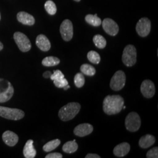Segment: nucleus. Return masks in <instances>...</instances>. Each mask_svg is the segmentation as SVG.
<instances>
[{
	"instance_id": "nucleus-35",
	"label": "nucleus",
	"mask_w": 158,
	"mask_h": 158,
	"mask_svg": "<svg viewBox=\"0 0 158 158\" xmlns=\"http://www.w3.org/2000/svg\"><path fill=\"white\" fill-rule=\"evenodd\" d=\"M70 88V85H66L65 87H63V89L64 90H68V89H69Z\"/></svg>"
},
{
	"instance_id": "nucleus-1",
	"label": "nucleus",
	"mask_w": 158,
	"mask_h": 158,
	"mask_svg": "<svg viewBox=\"0 0 158 158\" xmlns=\"http://www.w3.org/2000/svg\"><path fill=\"white\" fill-rule=\"evenodd\" d=\"M124 104V98L119 95L107 96L103 101V111L107 115L118 114Z\"/></svg>"
},
{
	"instance_id": "nucleus-9",
	"label": "nucleus",
	"mask_w": 158,
	"mask_h": 158,
	"mask_svg": "<svg viewBox=\"0 0 158 158\" xmlns=\"http://www.w3.org/2000/svg\"><path fill=\"white\" fill-rule=\"evenodd\" d=\"M60 32L63 40L66 42L70 41L73 36V24L69 19H65L63 21L60 27Z\"/></svg>"
},
{
	"instance_id": "nucleus-13",
	"label": "nucleus",
	"mask_w": 158,
	"mask_h": 158,
	"mask_svg": "<svg viewBox=\"0 0 158 158\" xmlns=\"http://www.w3.org/2000/svg\"><path fill=\"white\" fill-rule=\"evenodd\" d=\"M93 131V127L88 123L79 125L74 129V134L79 137H83L90 134Z\"/></svg>"
},
{
	"instance_id": "nucleus-19",
	"label": "nucleus",
	"mask_w": 158,
	"mask_h": 158,
	"mask_svg": "<svg viewBox=\"0 0 158 158\" xmlns=\"http://www.w3.org/2000/svg\"><path fill=\"white\" fill-rule=\"evenodd\" d=\"M155 142V138L152 135L147 134L146 135L142 136L140 138L139 141V145L142 148L146 149L152 146Z\"/></svg>"
},
{
	"instance_id": "nucleus-10",
	"label": "nucleus",
	"mask_w": 158,
	"mask_h": 158,
	"mask_svg": "<svg viewBox=\"0 0 158 158\" xmlns=\"http://www.w3.org/2000/svg\"><path fill=\"white\" fill-rule=\"evenodd\" d=\"M151 23L147 18H142L139 20L136 25V31L141 37H146L150 33Z\"/></svg>"
},
{
	"instance_id": "nucleus-38",
	"label": "nucleus",
	"mask_w": 158,
	"mask_h": 158,
	"mask_svg": "<svg viewBox=\"0 0 158 158\" xmlns=\"http://www.w3.org/2000/svg\"><path fill=\"white\" fill-rule=\"evenodd\" d=\"M0 19H1V14H0Z\"/></svg>"
},
{
	"instance_id": "nucleus-16",
	"label": "nucleus",
	"mask_w": 158,
	"mask_h": 158,
	"mask_svg": "<svg viewBox=\"0 0 158 158\" xmlns=\"http://www.w3.org/2000/svg\"><path fill=\"white\" fill-rule=\"evenodd\" d=\"M130 151V144L127 142H123L114 148L113 150V153L115 156L121 158L126 156Z\"/></svg>"
},
{
	"instance_id": "nucleus-36",
	"label": "nucleus",
	"mask_w": 158,
	"mask_h": 158,
	"mask_svg": "<svg viewBox=\"0 0 158 158\" xmlns=\"http://www.w3.org/2000/svg\"><path fill=\"white\" fill-rule=\"evenodd\" d=\"M3 47H4V46H3V44L0 42V51H1V50H2V49H3Z\"/></svg>"
},
{
	"instance_id": "nucleus-6",
	"label": "nucleus",
	"mask_w": 158,
	"mask_h": 158,
	"mask_svg": "<svg viewBox=\"0 0 158 158\" xmlns=\"http://www.w3.org/2000/svg\"><path fill=\"white\" fill-rule=\"evenodd\" d=\"M0 116L4 118L17 121L24 117L25 113L20 109L0 106Z\"/></svg>"
},
{
	"instance_id": "nucleus-25",
	"label": "nucleus",
	"mask_w": 158,
	"mask_h": 158,
	"mask_svg": "<svg viewBox=\"0 0 158 158\" xmlns=\"http://www.w3.org/2000/svg\"><path fill=\"white\" fill-rule=\"evenodd\" d=\"M93 42L95 44L96 47L100 49L104 48L107 45L106 40L101 35H95L93 38Z\"/></svg>"
},
{
	"instance_id": "nucleus-15",
	"label": "nucleus",
	"mask_w": 158,
	"mask_h": 158,
	"mask_svg": "<svg viewBox=\"0 0 158 158\" xmlns=\"http://www.w3.org/2000/svg\"><path fill=\"white\" fill-rule=\"evenodd\" d=\"M36 45L41 51L47 52L49 51L51 48V44L49 40L43 34L38 35L36 39Z\"/></svg>"
},
{
	"instance_id": "nucleus-14",
	"label": "nucleus",
	"mask_w": 158,
	"mask_h": 158,
	"mask_svg": "<svg viewBox=\"0 0 158 158\" xmlns=\"http://www.w3.org/2000/svg\"><path fill=\"white\" fill-rule=\"evenodd\" d=\"M2 139L8 146L14 147L18 143L19 138L15 133L11 131H6L2 134Z\"/></svg>"
},
{
	"instance_id": "nucleus-32",
	"label": "nucleus",
	"mask_w": 158,
	"mask_h": 158,
	"mask_svg": "<svg viewBox=\"0 0 158 158\" xmlns=\"http://www.w3.org/2000/svg\"><path fill=\"white\" fill-rule=\"evenodd\" d=\"M46 158H62V155L60 153H51L45 156Z\"/></svg>"
},
{
	"instance_id": "nucleus-28",
	"label": "nucleus",
	"mask_w": 158,
	"mask_h": 158,
	"mask_svg": "<svg viewBox=\"0 0 158 158\" xmlns=\"http://www.w3.org/2000/svg\"><path fill=\"white\" fill-rule=\"evenodd\" d=\"M74 85L77 87H82L85 83V79L83 74L82 73H78L76 74L74 78Z\"/></svg>"
},
{
	"instance_id": "nucleus-27",
	"label": "nucleus",
	"mask_w": 158,
	"mask_h": 158,
	"mask_svg": "<svg viewBox=\"0 0 158 158\" xmlns=\"http://www.w3.org/2000/svg\"><path fill=\"white\" fill-rule=\"evenodd\" d=\"M87 59L89 60L94 64H98L100 62L101 57L100 55L95 51H91L87 53Z\"/></svg>"
},
{
	"instance_id": "nucleus-31",
	"label": "nucleus",
	"mask_w": 158,
	"mask_h": 158,
	"mask_svg": "<svg viewBox=\"0 0 158 158\" xmlns=\"http://www.w3.org/2000/svg\"><path fill=\"white\" fill-rule=\"evenodd\" d=\"M147 158H158V148L154 147L152 149H150L147 153Z\"/></svg>"
},
{
	"instance_id": "nucleus-12",
	"label": "nucleus",
	"mask_w": 158,
	"mask_h": 158,
	"mask_svg": "<svg viewBox=\"0 0 158 158\" xmlns=\"http://www.w3.org/2000/svg\"><path fill=\"white\" fill-rule=\"evenodd\" d=\"M141 91L142 95L145 98H152L155 94V87L154 83L149 80H144L141 85Z\"/></svg>"
},
{
	"instance_id": "nucleus-5",
	"label": "nucleus",
	"mask_w": 158,
	"mask_h": 158,
	"mask_svg": "<svg viewBox=\"0 0 158 158\" xmlns=\"http://www.w3.org/2000/svg\"><path fill=\"white\" fill-rule=\"evenodd\" d=\"M125 124L126 129L130 132H136L139 129L141 125L140 116L135 112H131L126 117Z\"/></svg>"
},
{
	"instance_id": "nucleus-21",
	"label": "nucleus",
	"mask_w": 158,
	"mask_h": 158,
	"mask_svg": "<svg viewBox=\"0 0 158 158\" xmlns=\"http://www.w3.org/2000/svg\"><path fill=\"white\" fill-rule=\"evenodd\" d=\"M60 59L56 57H46L42 60V64L46 67H52L57 66L60 63Z\"/></svg>"
},
{
	"instance_id": "nucleus-2",
	"label": "nucleus",
	"mask_w": 158,
	"mask_h": 158,
	"mask_svg": "<svg viewBox=\"0 0 158 158\" xmlns=\"http://www.w3.org/2000/svg\"><path fill=\"white\" fill-rule=\"evenodd\" d=\"M80 109L81 106L78 102H69L60 109L59 117L63 121H70L75 117Z\"/></svg>"
},
{
	"instance_id": "nucleus-24",
	"label": "nucleus",
	"mask_w": 158,
	"mask_h": 158,
	"mask_svg": "<svg viewBox=\"0 0 158 158\" xmlns=\"http://www.w3.org/2000/svg\"><path fill=\"white\" fill-rule=\"evenodd\" d=\"M60 143L61 142L59 139H56L48 142L43 147V150L46 152H51L59 147Z\"/></svg>"
},
{
	"instance_id": "nucleus-33",
	"label": "nucleus",
	"mask_w": 158,
	"mask_h": 158,
	"mask_svg": "<svg viewBox=\"0 0 158 158\" xmlns=\"http://www.w3.org/2000/svg\"><path fill=\"white\" fill-rule=\"evenodd\" d=\"M85 158H100V156L94 153H89L85 156Z\"/></svg>"
},
{
	"instance_id": "nucleus-4",
	"label": "nucleus",
	"mask_w": 158,
	"mask_h": 158,
	"mask_svg": "<svg viewBox=\"0 0 158 158\" xmlns=\"http://www.w3.org/2000/svg\"><path fill=\"white\" fill-rule=\"evenodd\" d=\"M136 50L135 47L132 45L127 46L124 49L122 60L127 67L134 66L136 62Z\"/></svg>"
},
{
	"instance_id": "nucleus-22",
	"label": "nucleus",
	"mask_w": 158,
	"mask_h": 158,
	"mask_svg": "<svg viewBox=\"0 0 158 158\" xmlns=\"http://www.w3.org/2000/svg\"><path fill=\"white\" fill-rule=\"evenodd\" d=\"M85 20L89 24L94 27H98L102 24V20L99 17H97V14L91 15L89 14L85 17Z\"/></svg>"
},
{
	"instance_id": "nucleus-30",
	"label": "nucleus",
	"mask_w": 158,
	"mask_h": 158,
	"mask_svg": "<svg viewBox=\"0 0 158 158\" xmlns=\"http://www.w3.org/2000/svg\"><path fill=\"white\" fill-rule=\"evenodd\" d=\"M53 72H54L52 74L50 77L52 80L53 81L55 80H59V79L64 78V74L62 73V72L60 70H54Z\"/></svg>"
},
{
	"instance_id": "nucleus-18",
	"label": "nucleus",
	"mask_w": 158,
	"mask_h": 158,
	"mask_svg": "<svg viewBox=\"0 0 158 158\" xmlns=\"http://www.w3.org/2000/svg\"><path fill=\"white\" fill-rule=\"evenodd\" d=\"M23 153L26 158H34L36 155V151L34 148V141L29 139L26 142L23 149Z\"/></svg>"
},
{
	"instance_id": "nucleus-11",
	"label": "nucleus",
	"mask_w": 158,
	"mask_h": 158,
	"mask_svg": "<svg viewBox=\"0 0 158 158\" xmlns=\"http://www.w3.org/2000/svg\"><path fill=\"white\" fill-rule=\"evenodd\" d=\"M102 28L107 34L111 36H115L118 33V24L111 18H106L102 23Z\"/></svg>"
},
{
	"instance_id": "nucleus-23",
	"label": "nucleus",
	"mask_w": 158,
	"mask_h": 158,
	"mask_svg": "<svg viewBox=\"0 0 158 158\" xmlns=\"http://www.w3.org/2000/svg\"><path fill=\"white\" fill-rule=\"evenodd\" d=\"M80 71L83 74L88 76H93L96 74V69L89 64H83L80 67Z\"/></svg>"
},
{
	"instance_id": "nucleus-26",
	"label": "nucleus",
	"mask_w": 158,
	"mask_h": 158,
	"mask_svg": "<svg viewBox=\"0 0 158 158\" xmlns=\"http://www.w3.org/2000/svg\"><path fill=\"white\" fill-rule=\"evenodd\" d=\"M45 8L47 12L51 15H55L57 11L56 6L55 2L51 0L47 1L45 4Z\"/></svg>"
},
{
	"instance_id": "nucleus-17",
	"label": "nucleus",
	"mask_w": 158,
	"mask_h": 158,
	"mask_svg": "<svg viewBox=\"0 0 158 158\" xmlns=\"http://www.w3.org/2000/svg\"><path fill=\"white\" fill-rule=\"evenodd\" d=\"M17 19L19 23L26 25H33L35 20L34 17L25 12H19L17 14Z\"/></svg>"
},
{
	"instance_id": "nucleus-7",
	"label": "nucleus",
	"mask_w": 158,
	"mask_h": 158,
	"mask_svg": "<svg viewBox=\"0 0 158 158\" xmlns=\"http://www.w3.org/2000/svg\"><path fill=\"white\" fill-rule=\"evenodd\" d=\"M126 82V76L122 70H118L114 74L110 81V87L114 91L121 90L124 88Z\"/></svg>"
},
{
	"instance_id": "nucleus-3",
	"label": "nucleus",
	"mask_w": 158,
	"mask_h": 158,
	"mask_svg": "<svg viewBox=\"0 0 158 158\" xmlns=\"http://www.w3.org/2000/svg\"><path fill=\"white\" fill-rule=\"evenodd\" d=\"M14 93V89L11 83L5 79H0V102L10 100Z\"/></svg>"
},
{
	"instance_id": "nucleus-8",
	"label": "nucleus",
	"mask_w": 158,
	"mask_h": 158,
	"mask_svg": "<svg viewBox=\"0 0 158 158\" xmlns=\"http://www.w3.org/2000/svg\"><path fill=\"white\" fill-rule=\"evenodd\" d=\"M14 39L20 51L27 52L31 49V43L25 34L20 32H16L14 34Z\"/></svg>"
},
{
	"instance_id": "nucleus-20",
	"label": "nucleus",
	"mask_w": 158,
	"mask_h": 158,
	"mask_svg": "<svg viewBox=\"0 0 158 158\" xmlns=\"http://www.w3.org/2000/svg\"><path fill=\"white\" fill-rule=\"evenodd\" d=\"M78 149V145L74 139L73 141H68L65 143L62 147V150L64 152L72 153L75 152Z\"/></svg>"
},
{
	"instance_id": "nucleus-29",
	"label": "nucleus",
	"mask_w": 158,
	"mask_h": 158,
	"mask_svg": "<svg viewBox=\"0 0 158 158\" xmlns=\"http://www.w3.org/2000/svg\"><path fill=\"white\" fill-rule=\"evenodd\" d=\"M53 83L57 88H63L69 84L67 79L65 78L59 80H53Z\"/></svg>"
},
{
	"instance_id": "nucleus-37",
	"label": "nucleus",
	"mask_w": 158,
	"mask_h": 158,
	"mask_svg": "<svg viewBox=\"0 0 158 158\" xmlns=\"http://www.w3.org/2000/svg\"><path fill=\"white\" fill-rule=\"evenodd\" d=\"M75 1H77V2H79L80 0H74Z\"/></svg>"
},
{
	"instance_id": "nucleus-34",
	"label": "nucleus",
	"mask_w": 158,
	"mask_h": 158,
	"mask_svg": "<svg viewBox=\"0 0 158 158\" xmlns=\"http://www.w3.org/2000/svg\"><path fill=\"white\" fill-rule=\"evenodd\" d=\"M51 75H52V73H51V72H49V71L46 72H45V73H44V74H43L44 77L45 78H46V79L51 77Z\"/></svg>"
}]
</instances>
